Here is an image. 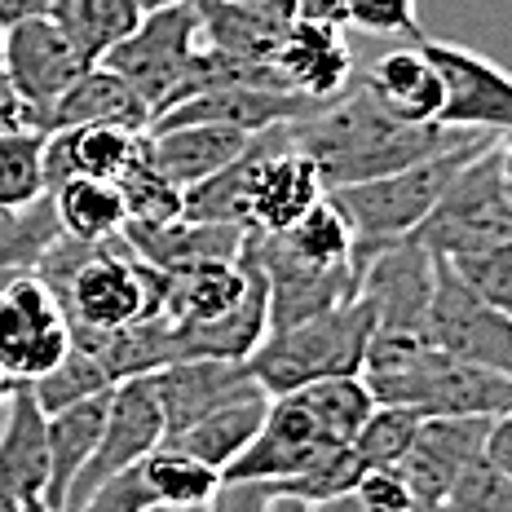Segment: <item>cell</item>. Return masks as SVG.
I'll return each mask as SVG.
<instances>
[{
	"mask_svg": "<svg viewBox=\"0 0 512 512\" xmlns=\"http://www.w3.org/2000/svg\"><path fill=\"white\" fill-rule=\"evenodd\" d=\"M477 137H490V133H464V128H446V124L398 120L358 80H349V89L340 98L323 102L314 115L292 124V146L314 159L327 190L398 173V168L420 164L429 155H442L451 146L477 142Z\"/></svg>",
	"mask_w": 512,
	"mask_h": 512,
	"instance_id": "obj_1",
	"label": "cell"
},
{
	"mask_svg": "<svg viewBox=\"0 0 512 512\" xmlns=\"http://www.w3.org/2000/svg\"><path fill=\"white\" fill-rule=\"evenodd\" d=\"M486 142L490 137H477V142L451 146V151H442V155H429V159H420V164L398 168V173L327 190L332 204L345 212L349 230H354V270L362 274V265L376 252H384L389 243L411 239V234L424 226V217L437 208V199L451 186V177L460 173V164L473 151H482Z\"/></svg>",
	"mask_w": 512,
	"mask_h": 512,
	"instance_id": "obj_2",
	"label": "cell"
},
{
	"mask_svg": "<svg viewBox=\"0 0 512 512\" xmlns=\"http://www.w3.org/2000/svg\"><path fill=\"white\" fill-rule=\"evenodd\" d=\"M371 340V305L354 301L314 314L296 327L270 332L248 358V376L265 398H283V393H301L318 380L332 376H362V358H367Z\"/></svg>",
	"mask_w": 512,
	"mask_h": 512,
	"instance_id": "obj_3",
	"label": "cell"
},
{
	"mask_svg": "<svg viewBox=\"0 0 512 512\" xmlns=\"http://www.w3.org/2000/svg\"><path fill=\"white\" fill-rule=\"evenodd\" d=\"M204 49V23H199V0L195 5H164L146 9L142 23L106 53V67L115 76H124L137 89V98L146 102V111L164 115L168 106H177L190 89V71Z\"/></svg>",
	"mask_w": 512,
	"mask_h": 512,
	"instance_id": "obj_4",
	"label": "cell"
},
{
	"mask_svg": "<svg viewBox=\"0 0 512 512\" xmlns=\"http://www.w3.org/2000/svg\"><path fill=\"white\" fill-rule=\"evenodd\" d=\"M512 234V199L504 186V155L499 137H490L482 151H473L442 190L437 208L424 217L415 239L437 256H464Z\"/></svg>",
	"mask_w": 512,
	"mask_h": 512,
	"instance_id": "obj_5",
	"label": "cell"
},
{
	"mask_svg": "<svg viewBox=\"0 0 512 512\" xmlns=\"http://www.w3.org/2000/svg\"><path fill=\"white\" fill-rule=\"evenodd\" d=\"M296 124V120H292ZM292 124L256 133L239 155V217L243 230L279 234L327 195L314 159L292 146Z\"/></svg>",
	"mask_w": 512,
	"mask_h": 512,
	"instance_id": "obj_6",
	"label": "cell"
},
{
	"mask_svg": "<svg viewBox=\"0 0 512 512\" xmlns=\"http://www.w3.org/2000/svg\"><path fill=\"white\" fill-rule=\"evenodd\" d=\"M376 402H393V407H411L424 420L433 415H508L512 407V376L490 367H473L442 349H433L424 362L398 376L367 380Z\"/></svg>",
	"mask_w": 512,
	"mask_h": 512,
	"instance_id": "obj_7",
	"label": "cell"
},
{
	"mask_svg": "<svg viewBox=\"0 0 512 512\" xmlns=\"http://www.w3.org/2000/svg\"><path fill=\"white\" fill-rule=\"evenodd\" d=\"M429 340L442 354L512 376V314L495 309L468 287L446 256L433 252Z\"/></svg>",
	"mask_w": 512,
	"mask_h": 512,
	"instance_id": "obj_8",
	"label": "cell"
},
{
	"mask_svg": "<svg viewBox=\"0 0 512 512\" xmlns=\"http://www.w3.org/2000/svg\"><path fill=\"white\" fill-rule=\"evenodd\" d=\"M71 349V323L58 296L36 274H14L0 287V371L14 384H31L58 367Z\"/></svg>",
	"mask_w": 512,
	"mask_h": 512,
	"instance_id": "obj_9",
	"label": "cell"
},
{
	"mask_svg": "<svg viewBox=\"0 0 512 512\" xmlns=\"http://www.w3.org/2000/svg\"><path fill=\"white\" fill-rule=\"evenodd\" d=\"M155 446H164V411H159L151 376L120 380L111 389V402H106L102 437H98V446H93L89 464H84L80 477L71 482L67 499H62V512H80L106 477H115V473H124L128 464L146 460Z\"/></svg>",
	"mask_w": 512,
	"mask_h": 512,
	"instance_id": "obj_10",
	"label": "cell"
},
{
	"mask_svg": "<svg viewBox=\"0 0 512 512\" xmlns=\"http://www.w3.org/2000/svg\"><path fill=\"white\" fill-rule=\"evenodd\" d=\"M429 62L442 76V115L437 124L464 128V133H512V76L504 67H495L477 49L455 45V40H415Z\"/></svg>",
	"mask_w": 512,
	"mask_h": 512,
	"instance_id": "obj_11",
	"label": "cell"
},
{
	"mask_svg": "<svg viewBox=\"0 0 512 512\" xmlns=\"http://www.w3.org/2000/svg\"><path fill=\"white\" fill-rule=\"evenodd\" d=\"M89 67L93 62L80 58V49L62 36L53 18H27V23L5 27V71L18 98V124L23 128H36L40 115Z\"/></svg>",
	"mask_w": 512,
	"mask_h": 512,
	"instance_id": "obj_12",
	"label": "cell"
},
{
	"mask_svg": "<svg viewBox=\"0 0 512 512\" xmlns=\"http://www.w3.org/2000/svg\"><path fill=\"white\" fill-rule=\"evenodd\" d=\"M358 296L371 305V332L429 336L433 301V252L420 239L389 243L358 274Z\"/></svg>",
	"mask_w": 512,
	"mask_h": 512,
	"instance_id": "obj_13",
	"label": "cell"
},
{
	"mask_svg": "<svg viewBox=\"0 0 512 512\" xmlns=\"http://www.w3.org/2000/svg\"><path fill=\"white\" fill-rule=\"evenodd\" d=\"M336 442L340 437L323 433V424L309 415L301 393H283V398H270L261 429L248 442V451L221 473V482H287Z\"/></svg>",
	"mask_w": 512,
	"mask_h": 512,
	"instance_id": "obj_14",
	"label": "cell"
},
{
	"mask_svg": "<svg viewBox=\"0 0 512 512\" xmlns=\"http://www.w3.org/2000/svg\"><path fill=\"white\" fill-rule=\"evenodd\" d=\"M159 411H164V442L190 429L204 415L230 407V402L256 398V380L248 376V362L226 358H177L168 367L151 371Z\"/></svg>",
	"mask_w": 512,
	"mask_h": 512,
	"instance_id": "obj_15",
	"label": "cell"
},
{
	"mask_svg": "<svg viewBox=\"0 0 512 512\" xmlns=\"http://www.w3.org/2000/svg\"><path fill=\"white\" fill-rule=\"evenodd\" d=\"M323 102H309L301 93H283V89H252V84H221V89L190 93L177 106H168L164 115H155L146 133H164V128L181 124H221V128H239V133H270L279 124L305 120L314 115Z\"/></svg>",
	"mask_w": 512,
	"mask_h": 512,
	"instance_id": "obj_16",
	"label": "cell"
},
{
	"mask_svg": "<svg viewBox=\"0 0 512 512\" xmlns=\"http://www.w3.org/2000/svg\"><path fill=\"white\" fill-rule=\"evenodd\" d=\"M486 433L490 415H433V420L420 424L411 451L393 468L407 477V486L420 499L446 504V495L460 482L464 468L486 455Z\"/></svg>",
	"mask_w": 512,
	"mask_h": 512,
	"instance_id": "obj_17",
	"label": "cell"
},
{
	"mask_svg": "<svg viewBox=\"0 0 512 512\" xmlns=\"http://www.w3.org/2000/svg\"><path fill=\"white\" fill-rule=\"evenodd\" d=\"M274 71L283 76L287 89L309 102L340 98L354 80V49L345 40V27L296 14L279 53H274Z\"/></svg>",
	"mask_w": 512,
	"mask_h": 512,
	"instance_id": "obj_18",
	"label": "cell"
},
{
	"mask_svg": "<svg viewBox=\"0 0 512 512\" xmlns=\"http://www.w3.org/2000/svg\"><path fill=\"white\" fill-rule=\"evenodd\" d=\"M142 128L128 124H80L45 133V190H58L67 177L115 181L142 151Z\"/></svg>",
	"mask_w": 512,
	"mask_h": 512,
	"instance_id": "obj_19",
	"label": "cell"
},
{
	"mask_svg": "<svg viewBox=\"0 0 512 512\" xmlns=\"http://www.w3.org/2000/svg\"><path fill=\"white\" fill-rule=\"evenodd\" d=\"M0 486L23 499H45L49 486V415L31 384H14L0 420Z\"/></svg>",
	"mask_w": 512,
	"mask_h": 512,
	"instance_id": "obj_20",
	"label": "cell"
},
{
	"mask_svg": "<svg viewBox=\"0 0 512 512\" xmlns=\"http://www.w3.org/2000/svg\"><path fill=\"white\" fill-rule=\"evenodd\" d=\"M243 226L230 221H190L177 217L168 226H124V239L133 243V252L142 261L159 265L164 274H181L190 265L208 261H239L243 252Z\"/></svg>",
	"mask_w": 512,
	"mask_h": 512,
	"instance_id": "obj_21",
	"label": "cell"
},
{
	"mask_svg": "<svg viewBox=\"0 0 512 512\" xmlns=\"http://www.w3.org/2000/svg\"><path fill=\"white\" fill-rule=\"evenodd\" d=\"M80 124H128V128H151V111L137 98V89L124 76H115L106 62H93L84 76L62 93L36 120V133H58V128Z\"/></svg>",
	"mask_w": 512,
	"mask_h": 512,
	"instance_id": "obj_22",
	"label": "cell"
},
{
	"mask_svg": "<svg viewBox=\"0 0 512 512\" xmlns=\"http://www.w3.org/2000/svg\"><path fill=\"white\" fill-rule=\"evenodd\" d=\"M358 84L398 120L437 124V115H442V76L420 45L380 53L358 76Z\"/></svg>",
	"mask_w": 512,
	"mask_h": 512,
	"instance_id": "obj_23",
	"label": "cell"
},
{
	"mask_svg": "<svg viewBox=\"0 0 512 512\" xmlns=\"http://www.w3.org/2000/svg\"><path fill=\"white\" fill-rule=\"evenodd\" d=\"M248 142H252L248 133L221 124H181V128H164V133H146L155 168L168 181H177L181 190L199 186V181L221 173L226 164H234Z\"/></svg>",
	"mask_w": 512,
	"mask_h": 512,
	"instance_id": "obj_24",
	"label": "cell"
},
{
	"mask_svg": "<svg viewBox=\"0 0 512 512\" xmlns=\"http://www.w3.org/2000/svg\"><path fill=\"white\" fill-rule=\"evenodd\" d=\"M71 345H80L84 354L98 358L102 371L111 376V384L133 380V376H151V371L168 367V362L177 358L168 314L137 318V323L115 327V332H76V327H71Z\"/></svg>",
	"mask_w": 512,
	"mask_h": 512,
	"instance_id": "obj_25",
	"label": "cell"
},
{
	"mask_svg": "<svg viewBox=\"0 0 512 512\" xmlns=\"http://www.w3.org/2000/svg\"><path fill=\"white\" fill-rule=\"evenodd\" d=\"M199 23H204V45L243 62H274L292 18L252 9L243 0H199Z\"/></svg>",
	"mask_w": 512,
	"mask_h": 512,
	"instance_id": "obj_26",
	"label": "cell"
},
{
	"mask_svg": "<svg viewBox=\"0 0 512 512\" xmlns=\"http://www.w3.org/2000/svg\"><path fill=\"white\" fill-rule=\"evenodd\" d=\"M106 402L111 393H98V398H84L67 411L49 415V486H45V504L53 512H62V499H67L71 482L80 477V468L89 464L93 446L102 437L106 424Z\"/></svg>",
	"mask_w": 512,
	"mask_h": 512,
	"instance_id": "obj_27",
	"label": "cell"
},
{
	"mask_svg": "<svg viewBox=\"0 0 512 512\" xmlns=\"http://www.w3.org/2000/svg\"><path fill=\"white\" fill-rule=\"evenodd\" d=\"M243 292H248V265L243 261L190 265V270H181V274H168L164 314L173 327L208 323V318H221L226 309L239 305Z\"/></svg>",
	"mask_w": 512,
	"mask_h": 512,
	"instance_id": "obj_28",
	"label": "cell"
},
{
	"mask_svg": "<svg viewBox=\"0 0 512 512\" xmlns=\"http://www.w3.org/2000/svg\"><path fill=\"white\" fill-rule=\"evenodd\" d=\"M265 407H270L265 393L230 402V407L212 411V415H204V420L190 424V429H181L177 437H168V446H177V451L195 455V460H204L208 468L226 473V468L248 451V442L256 437V429H261V420H265Z\"/></svg>",
	"mask_w": 512,
	"mask_h": 512,
	"instance_id": "obj_29",
	"label": "cell"
},
{
	"mask_svg": "<svg viewBox=\"0 0 512 512\" xmlns=\"http://www.w3.org/2000/svg\"><path fill=\"white\" fill-rule=\"evenodd\" d=\"M58 31L80 49L84 62H102L120 40L142 23L137 0H58L49 9Z\"/></svg>",
	"mask_w": 512,
	"mask_h": 512,
	"instance_id": "obj_30",
	"label": "cell"
},
{
	"mask_svg": "<svg viewBox=\"0 0 512 512\" xmlns=\"http://www.w3.org/2000/svg\"><path fill=\"white\" fill-rule=\"evenodd\" d=\"M49 195H53V208H58L62 234H71V239L102 243L128 226L120 186L106 177H67Z\"/></svg>",
	"mask_w": 512,
	"mask_h": 512,
	"instance_id": "obj_31",
	"label": "cell"
},
{
	"mask_svg": "<svg viewBox=\"0 0 512 512\" xmlns=\"http://www.w3.org/2000/svg\"><path fill=\"white\" fill-rule=\"evenodd\" d=\"M142 486L151 495V508H208V499L217 495L221 473L208 468L195 455L177 451V446H155L146 460H137Z\"/></svg>",
	"mask_w": 512,
	"mask_h": 512,
	"instance_id": "obj_32",
	"label": "cell"
},
{
	"mask_svg": "<svg viewBox=\"0 0 512 512\" xmlns=\"http://www.w3.org/2000/svg\"><path fill=\"white\" fill-rule=\"evenodd\" d=\"M115 186H120V195H124L128 226H168V221H177L181 208H186V190L155 168L146 137H142V151L133 155V164L115 177Z\"/></svg>",
	"mask_w": 512,
	"mask_h": 512,
	"instance_id": "obj_33",
	"label": "cell"
},
{
	"mask_svg": "<svg viewBox=\"0 0 512 512\" xmlns=\"http://www.w3.org/2000/svg\"><path fill=\"white\" fill-rule=\"evenodd\" d=\"M274 239L309 265H354V230H349L345 212L332 204V195H323L296 226L279 230Z\"/></svg>",
	"mask_w": 512,
	"mask_h": 512,
	"instance_id": "obj_34",
	"label": "cell"
},
{
	"mask_svg": "<svg viewBox=\"0 0 512 512\" xmlns=\"http://www.w3.org/2000/svg\"><path fill=\"white\" fill-rule=\"evenodd\" d=\"M45 195V133L0 128V208H23Z\"/></svg>",
	"mask_w": 512,
	"mask_h": 512,
	"instance_id": "obj_35",
	"label": "cell"
},
{
	"mask_svg": "<svg viewBox=\"0 0 512 512\" xmlns=\"http://www.w3.org/2000/svg\"><path fill=\"white\" fill-rule=\"evenodd\" d=\"M301 402L309 407L323 433L340 437V442H354V433L362 429L371 411H376V393L362 376H332V380H318L301 389Z\"/></svg>",
	"mask_w": 512,
	"mask_h": 512,
	"instance_id": "obj_36",
	"label": "cell"
},
{
	"mask_svg": "<svg viewBox=\"0 0 512 512\" xmlns=\"http://www.w3.org/2000/svg\"><path fill=\"white\" fill-rule=\"evenodd\" d=\"M111 389L115 384L102 371V362L93 354H84L80 345H71L67 354H62L58 367H49L45 376L31 380V393H36V402H40V411L45 415L67 411V407H76V402L98 398V393H111Z\"/></svg>",
	"mask_w": 512,
	"mask_h": 512,
	"instance_id": "obj_37",
	"label": "cell"
},
{
	"mask_svg": "<svg viewBox=\"0 0 512 512\" xmlns=\"http://www.w3.org/2000/svg\"><path fill=\"white\" fill-rule=\"evenodd\" d=\"M424 415L411 407H393V402H376V411L362 420V429L354 433V451L362 468H393L402 464V455L411 451L415 433H420Z\"/></svg>",
	"mask_w": 512,
	"mask_h": 512,
	"instance_id": "obj_38",
	"label": "cell"
},
{
	"mask_svg": "<svg viewBox=\"0 0 512 512\" xmlns=\"http://www.w3.org/2000/svg\"><path fill=\"white\" fill-rule=\"evenodd\" d=\"M362 473H367V468H362L354 442H336V446H327L305 473L287 477V482H274V490L305 499V504H323V499H336V495H345V490H354Z\"/></svg>",
	"mask_w": 512,
	"mask_h": 512,
	"instance_id": "obj_39",
	"label": "cell"
},
{
	"mask_svg": "<svg viewBox=\"0 0 512 512\" xmlns=\"http://www.w3.org/2000/svg\"><path fill=\"white\" fill-rule=\"evenodd\" d=\"M455 265V274L473 287L482 301H490L495 309L512 314V234L490 248H477V252H464V256H446Z\"/></svg>",
	"mask_w": 512,
	"mask_h": 512,
	"instance_id": "obj_40",
	"label": "cell"
},
{
	"mask_svg": "<svg viewBox=\"0 0 512 512\" xmlns=\"http://www.w3.org/2000/svg\"><path fill=\"white\" fill-rule=\"evenodd\" d=\"M446 512H512V482L495 464L477 460L460 473V482L446 495Z\"/></svg>",
	"mask_w": 512,
	"mask_h": 512,
	"instance_id": "obj_41",
	"label": "cell"
},
{
	"mask_svg": "<svg viewBox=\"0 0 512 512\" xmlns=\"http://www.w3.org/2000/svg\"><path fill=\"white\" fill-rule=\"evenodd\" d=\"M345 27L367 36H420V5L415 0H340Z\"/></svg>",
	"mask_w": 512,
	"mask_h": 512,
	"instance_id": "obj_42",
	"label": "cell"
},
{
	"mask_svg": "<svg viewBox=\"0 0 512 512\" xmlns=\"http://www.w3.org/2000/svg\"><path fill=\"white\" fill-rule=\"evenodd\" d=\"M279 495L270 482H221L217 495L208 499V512H265Z\"/></svg>",
	"mask_w": 512,
	"mask_h": 512,
	"instance_id": "obj_43",
	"label": "cell"
},
{
	"mask_svg": "<svg viewBox=\"0 0 512 512\" xmlns=\"http://www.w3.org/2000/svg\"><path fill=\"white\" fill-rule=\"evenodd\" d=\"M486 460L499 468V473L512 482V411L508 415H495L490 420V433H486Z\"/></svg>",
	"mask_w": 512,
	"mask_h": 512,
	"instance_id": "obj_44",
	"label": "cell"
},
{
	"mask_svg": "<svg viewBox=\"0 0 512 512\" xmlns=\"http://www.w3.org/2000/svg\"><path fill=\"white\" fill-rule=\"evenodd\" d=\"M58 0H0V27L27 23V18H49V9Z\"/></svg>",
	"mask_w": 512,
	"mask_h": 512,
	"instance_id": "obj_45",
	"label": "cell"
},
{
	"mask_svg": "<svg viewBox=\"0 0 512 512\" xmlns=\"http://www.w3.org/2000/svg\"><path fill=\"white\" fill-rule=\"evenodd\" d=\"M18 124V98L9 89V71H5V27H0V128Z\"/></svg>",
	"mask_w": 512,
	"mask_h": 512,
	"instance_id": "obj_46",
	"label": "cell"
},
{
	"mask_svg": "<svg viewBox=\"0 0 512 512\" xmlns=\"http://www.w3.org/2000/svg\"><path fill=\"white\" fill-rule=\"evenodd\" d=\"M296 14H301V18H323V23H340V27H345V9H340V0H296Z\"/></svg>",
	"mask_w": 512,
	"mask_h": 512,
	"instance_id": "obj_47",
	"label": "cell"
},
{
	"mask_svg": "<svg viewBox=\"0 0 512 512\" xmlns=\"http://www.w3.org/2000/svg\"><path fill=\"white\" fill-rule=\"evenodd\" d=\"M265 512H314V504H305V499H296V495H274Z\"/></svg>",
	"mask_w": 512,
	"mask_h": 512,
	"instance_id": "obj_48",
	"label": "cell"
},
{
	"mask_svg": "<svg viewBox=\"0 0 512 512\" xmlns=\"http://www.w3.org/2000/svg\"><path fill=\"white\" fill-rule=\"evenodd\" d=\"M31 504H36V499H23L9 486H0V512H31Z\"/></svg>",
	"mask_w": 512,
	"mask_h": 512,
	"instance_id": "obj_49",
	"label": "cell"
},
{
	"mask_svg": "<svg viewBox=\"0 0 512 512\" xmlns=\"http://www.w3.org/2000/svg\"><path fill=\"white\" fill-rule=\"evenodd\" d=\"M252 9H270V14H283V18H296V0H243Z\"/></svg>",
	"mask_w": 512,
	"mask_h": 512,
	"instance_id": "obj_50",
	"label": "cell"
},
{
	"mask_svg": "<svg viewBox=\"0 0 512 512\" xmlns=\"http://www.w3.org/2000/svg\"><path fill=\"white\" fill-rule=\"evenodd\" d=\"M499 155H504V186L512 199V133H499Z\"/></svg>",
	"mask_w": 512,
	"mask_h": 512,
	"instance_id": "obj_51",
	"label": "cell"
},
{
	"mask_svg": "<svg viewBox=\"0 0 512 512\" xmlns=\"http://www.w3.org/2000/svg\"><path fill=\"white\" fill-rule=\"evenodd\" d=\"M137 5H142V14H146V9H164V5H195V0H137Z\"/></svg>",
	"mask_w": 512,
	"mask_h": 512,
	"instance_id": "obj_52",
	"label": "cell"
},
{
	"mask_svg": "<svg viewBox=\"0 0 512 512\" xmlns=\"http://www.w3.org/2000/svg\"><path fill=\"white\" fill-rule=\"evenodd\" d=\"M9 393H14V380H9L5 371H0V407H5V398H9Z\"/></svg>",
	"mask_w": 512,
	"mask_h": 512,
	"instance_id": "obj_53",
	"label": "cell"
},
{
	"mask_svg": "<svg viewBox=\"0 0 512 512\" xmlns=\"http://www.w3.org/2000/svg\"><path fill=\"white\" fill-rule=\"evenodd\" d=\"M31 512H53V508L45 504V499H36V504H31Z\"/></svg>",
	"mask_w": 512,
	"mask_h": 512,
	"instance_id": "obj_54",
	"label": "cell"
},
{
	"mask_svg": "<svg viewBox=\"0 0 512 512\" xmlns=\"http://www.w3.org/2000/svg\"><path fill=\"white\" fill-rule=\"evenodd\" d=\"M508 411H512V407H508Z\"/></svg>",
	"mask_w": 512,
	"mask_h": 512,
	"instance_id": "obj_55",
	"label": "cell"
}]
</instances>
